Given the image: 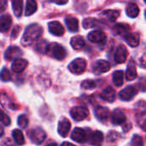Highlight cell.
<instances>
[{"mask_svg":"<svg viewBox=\"0 0 146 146\" xmlns=\"http://www.w3.org/2000/svg\"><path fill=\"white\" fill-rule=\"evenodd\" d=\"M43 33V28L38 24L29 25L21 38V44L23 46H29L37 41Z\"/></svg>","mask_w":146,"mask_h":146,"instance_id":"cell-1","label":"cell"},{"mask_svg":"<svg viewBox=\"0 0 146 146\" xmlns=\"http://www.w3.org/2000/svg\"><path fill=\"white\" fill-rule=\"evenodd\" d=\"M46 53L49 56H50L51 57L57 59V60L64 59L67 55L66 50L63 48V46H62L61 44H59L57 43H51V44H48Z\"/></svg>","mask_w":146,"mask_h":146,"instance_id":"cell-2","label":"cell"},{"mask_svg":"<svg viewBox=\"0 0 146 146\" xmlns=\"http://www.w3.org/2000/svg\"><path fill=\"white\" fill-rule=\"evenodd\" d=\"M86 68V61L83 58H76L68 65V69L74 74H80L84 73Z\"/></svg>","mask_w":146,"mask_h":146,"instance_id":"cell-3","label":"cell"},{"mask_svg":"<svg viewBox=\"0 0 146 146\" xmlns=\"http://www.w3.org/2000/svg\"><path fill=\"white\" fill-rule=\"evenodd\" d=\"M70 115L74 121H80L89 115V110H87V108L84 106H76L71 110Z\"/></svg>","mask_w":146,"mask_h":146,"instance_id":"cell-4","label":"cell"},{"mask_svg":"<svg viewBox=\"0 0 146 146\" xmlns=\"http://www.w3.org/2000/svg\"><path fill=\"white\" fill-rule=\"evenodd\" d=\"M139 89V88L135 86H129L120 92L119 98L122 101H130L138 94Z\"/></svg>","mask_w":146,"mask_h":146,"instance_id":"cell-5","label":"cell"},{"mask_svg":"<svg viewBox=\"0 0 146 146\" xmlns=\"http://www.w3.org/2000/svg\"><path fill=\"white\" fill-rule=\"evenodd\" d=\"M29 138L32 142H33L36 145H40L46 138V133L45 132L40 128L37 127L30 131L29 133Z\"/></svg>","mask_w":146,"mask_h":146,"instance_id":"cell-6","label":"cell"},{"mask_svg":"<svg viewBox=\"0 0 146 146\" xmlns=\"http://www.w3.org/2000/svg\"><path fill=\"white\" fill-rule=\"evenodd\" d=\"M71 139L77 143L83 144L87 140V134L84 129L80 128V127H76L72 132Z\"/></svg>","mask_w":146,"mask_h":146,"instance_id":"cell-7","label":"cell"},{"mask_svg":"<svg viewBox=\"0 0 146 146\" xmlns=\"http://www.w3.org/2000/svg\"><path fill=\"white\" fill-rule=\"evenodd\" d=\"M110 119H111L112 124H114V125H121V124H123L127 121L126 115L123 113V111L121 110H118V109L115 110L112 112Z\"/></svg>","mask_w":146,"mask_h":146,"instance_id":"cell-8","label":"cell"},{"mask_svg":"<svg viewBox=\"0 0 146 146\" xmlns=\"http://www.w3.org/2000/svg\"><path fill=\"white\" fill-rule=\"evenodd\" d=\"M70 128H71V123H70V121L68 119L62 118L59 121V123H58V129L57 130H58V133L62 137H63V138L67 137L68 133H69V131H70Z\"/></svg>","mask_w":146,"mask_h":146,"instance_id":"cell-9","label":"cell"},{"mask_svg":"<svg viewBox=\"0 0 146 146\" xmlns=\"http://www.w3.org/2000/svg\"><path fill=\"white\" fill-rule=\"evenodd\" d=\"M88 39L93 43H104L106 40V35L102 30H95L88 34Z\"/></svg>","mask_w":146,"mask_h":146,"instance_id":"cell-10","label":"cell"},{"mask_svg":"<svg viewBox=\"0 0 146 146\" xmlns=\"http://www.w3.org/2000/svg\"><path fill=\"white\" fill-rule=\"evenodd\" d=\"M49 31L56 36H62L64 33V27L59 21H50L48 24Z\"/></svg>","mask_w":146,"mask_h":146,"instance_id":"cell-11","label":"cell"},{"mask_svg":"<svg viewBox=\"0 0 146 146\" xmlns=\"http://www.w3.org/2000/svg\"><path fill=\"white\" fill-rule=\"evenodd\" d=\"M127 50L125 45L121 44L115 54V60L117 63H123L127 60Z\"/></svg>","mask_w":146,"mask_h":146,"instance_id":"cell-12","label":"cell"},{"mask_svg":"<svg viewBox=\"0 0 146 146\" xmlns=\"http://www.w3.org/2000/svg\"><path fill=\"white\" fill-rule=\"evenodd\" d=\"M27 66V62L25 59L22 58H15L13 61V63L11 65V69L12 71H14L15 73H21Z\"/></svg>","mask_w":146,"mask_h":146,"instance_id":"cell-13","label":"cell"},{"mask_svg":"<svg viewBox=\"0 0 146 146\" xmlns=\"http://www.w3.org/2000/svg\"><path fill=\"white\" fill-rule=\"evenodd\" d=\"M22 55V51L21 50V49L17 46H10L7 49L6 52H5V59L10 61L15 58L20 57Z\"/></svg>","mask_w":146,"mask_h":146,"instance_id":"cell-14","label":"cell"},{"mask_svg":"<svg viewBox=\"0 0 146 146\" xmlns=\"http://www.w3.org/2000/svg\"><path fill=\"white\" fill-rule=\"evenodd\" d=\"M138 77V73H137V68H136V64L135 62L132 59L129 61L127 68V72H126V78L127 80H133Z\"/></svg>","mask_w":146,"mask_h":146,"instance_id":"cell-15","label":"cell"},{"mask_svg":"<svg viewBox=\"0 0 146 146\" xmlns=\"http://www.w3.org/2000/svg\"><path fill=\"white\" fill-rule=\"evenodd\" d=\"M95 115L98 118V120H99L101 122H106L109 119L110 110L105 107L98 106L95 110Z\"/></svg>","mask_w":146,"mask_h":146,"instance_id":"cell-16","label":"cell"},{"mask_svg":"<svg viewBox=\"0 0 146 146\" xmlns=\"http://www.w3.org/2000/svg\"><path fill=\"white\" fill-rule=\"evenodd\" d=\"M12 25V19L9 15H3L0 17V32L6 33Z\"/></svg>","mask_w":146,"mask_h":146,"instance_id":"cell-17","label":"cell"},{"mask_svg":"<svg viewBox=\"0 0 146 146\" xmlns=\"http://www.w3.org/2000/svg\"><path fill=\"white\" fill-rule=\"evenodd\" d=\"M110 69V62H108L107 61L104 60H99L98 61L94 67H93V70L96 73L98 74H102V73H106Z\"/></svg>","mask_w":146,"mask_h":146,"instance_id":"cell-18","label":"cell"},{"mask_svg":"<svg viewBox=\"0 0 146 146\" xmlns=\"http://www.w3.org/2000/svg\"><path fill=\"white\" fill-rule=\"evenodd\" d=\"M119 15H120V11L114 10V9H108L101 14V17L110 22H114L115 21H116Z\"/></svg>","mask_w":146,"mask_h":146,"instance_id":"cell-19","label":"cell"},{"mask_svg":"<svg viewBox=\"0 0 146 146\" xmlns=\"http://www.w3.org/2000/svg\"><path fill=\"white\" fill-rule=\"evenodd\" d=\"M104 141V134L100 131H96L90 134L89 142L91 145H99Z\"/></svg>","mask_w":146,"mask_h":146,"instance_id":"cell-20","label":"cell"},{"mask_svg":"<svg viewBox=\"0 0 146 146\" xmlns=\"http://www.w3.org/2000/svg\"><path fill=\"white\" fill-rule=\"evenodd\" d=\"M102 98L109 103H113L115 100V91L111 86H108L106 89L104 90L102 93Z\"/></svg>","mask_w":146,"mask_h":146,"instance_id":"cell-21","label":"cell"},{"mask_svg":"<svg viewBox=\"0 0 146 146\" xmlns=\"http://www.w3.org/2000/svg\"><path fill=\"white\" fill-rule=\"evenodd\" d=\"M113 31L115 32V33H116L118 35L125 36L126 34H127L129 33L130 27L127 24L119 23V24H116L113 27Z\"/></svg>","mask_w":146,"mask_h":146,"instance_id":"cell-22","label":"cell"},{"mask_svg":"<svg viewBox=\"0 0 146 146\" xmlns=\"http://www.w3.org/2000/svg\"><path fill=\"white\" fill-rule=\"evenodd\" d=\"M126 42L131 47H137L139 44V37L137 33H127L125 36Z\"/></svg>","mask_w":146,"mask_h":146,"instance_id":"cell-23","label":"cell"},{"mask_svg":"<svg viewBox=\"0 0 146 146\" xmlns=\"http://www.w3.org/2000/svg\"><path fill=\"white\" fill-rule=\"evenodd\" d=\"M66 25L70 32H77L79 30V21L75 17H67L65 19Z\"/></svg>","mask_w":146,"mask_h":146,"instance_id":"cell-24","label":"cell"},{"mask_svg":"<svg viewBox=\"0 0 146 146\" xmlns=\"http://www.w3.org/2000/svg\"><path fill=\"white\" fill-rule=\"evenodd\" d=\"M70 44H71V46L74 50H80V49L84 48L86 45L85 39L81 36H75V37L72 38Z\"/></svg>","mask_w":146,"mask_h":146,"instance_id":"cell-25","label":"cell"},{"mask_svg":"<svg viewBox=\"0 0 146 146\" xmlns=\"http://www.w3.org/2000/svg\"><path fill=\"white\" fill-rule=\"evenodd\" d=\"M134 112L137 117H142L146 115V102L145 101H139L135 104Z\"/></svg>","mask_w":146,"mask_h":146,"instance_id":"cell-26","label":"cell"},{"mask_svg":"<svg viewBox=\"0 0 146 146\" xmlns=\"http://www.w3.org/2000/svg\"><path fill=\"white\" fill-rule=\"evenodd\" d=\"M139 14V8L135 3H128L127 7V15L131 18H135Z\"/></svg>","mask_w":146,"mask_h":146,"instance_id":"cell-27","label":"cell"},{"mask_svg":"<svg viewBox=\"0 0 146 146\" xmlns=\"http://www.w3.org/2000/svg\"><path fill=\"white\" fill-rule=\"evenodd\" d=\"M37 8H38V5L35 0H27V4H26L25 15L27 16H30L31 15L36 12Z\"/></svg>","mask_w":146,"mask_h":146,"instance_id":"cell-28","label":"cell"},{"mask_svg":"<svg viewBox=\"0 0 146 146\" xmlns=\"http://www.w3.org/2000/svg\"><path fill=\"white\" fill-rule=\"evenodd\" d=\"M12 8L16 17H20L22 13L23 0H12Z\"/></svg>","mask_w":146,"mask_h":146,"instance_id":"cell-29","label":"cell"},{"mask_svg":"<svg viewBox=\"0 0 146 146\" xmlns=\"http://www.w3.org/2000/svg\"><path fill=\"white\" fill-rule=\"evenodd\" d=\"M124 74L121 70H117L113 74V83L115 86H121L123 85Z\"/></svg>","mask_w":146,"mask_h":146,"instance_id":"cell-30","label":"cell"},{"mask_svg":"<svg viewBox=\"0 0 146 146\" xmlns=\"http://www.w3.org/2000/svg\"><path fill=\"white\" fill-rule=\"evenodd\" d=\"M12 136L14 140L15 141V143L17 145H24L25 144V139H24V135L22 133V132L19 129H15L12 132Z\"/></svg>","mask_w":146,"mask_h":146,"instance_id":"cell-31","label":"cell"},{"mask_svg":"<svg viewBox=\"0 0 146 146\" xmlns=\"http://www.w3.org/2000/svg\"><path fill=\"white\" fill-rule=\"evenodd\" d=\"M99 25V21L95 18H86L83 21V27L86 29L93 28Z\"/></svg>","mask_w":146,"mask_h":146,"instance_id":"cell-32","label":"cell"},{"mask_svg":"<svg viewBox=\"0 0 146 146\" xmlns=\"http://www.w3.org/2000/svg\"><path fill=\"white\" fill-rule=\"evenodd\" d=\"M97 87V83L92 80H86L82 82L81 88L84 90H92Z\"/></svg>","mask_w":146,"mask_h":146,"instance_id":"cell-33","label":"cell"},{"mask_svg":"<svg viewBox=\"0 0 146 146\" xmlns=\"http://www.w3.org/2000/svg\"><path fill=\"white\" fill-rule=\"evenodd\" d=\"M47 42L45 40H41L40 42H38L36 45V50L39 53H45L47 51Z\"/></svg>","mask_w":146,"mask_h":146,"instance_id":"cell-34","label":"cell"},{"mask_svg":"<svg viewBox=\"0 0 146 146\" xmlns=\"http://www.w3.org/2000/svg\"><path fill=\"white\" fill-rule=\"evenodd\" d=\"M0 79L2 81H9L11 80V74L7 68H3L0 72Z\"/></svg>","mask_w":146,"mask_h":146,"instance_id":"cell-35","label":"cell"},{"mask_svg":"<svg viewBox=\"0 0 146 146\" xmlns=\"http://www.w3.org/2000/svg\"><path fill=\"white\" fill-rule=\"evenodd\" d=\"M18 125L21 127L22 128H26L28 125V119L25 115H21L18 117Z\"/></svg>","mask_w":146,"mask_h":146,"instance_id":"cell-36","label":"cell"},{"mask_svg":"<svg viewBox=\"0 0 146 146\" xmlns=\"http://www.w3.org/2000/svg\"><path fill=\"white\" fill-rule=\"evenodd\" d=\"M0 122H2L4 126H9L11 123L9 117L6 114H4L1 110H0Z\"/></svg>","mask_w":146,"mask_h":146,"instance_id":"cell-37","label":"cell"},{"mask_svg":"<svg viewBox=\"0 0 146 146\" xmlns=\"http://www.w3.org/2000/svg\"><path fill=\"white\" fill-rule=\"evenodd\" d=\"M132 144L134 146H141L144 145V142H143V139L140 136L134 135L133 138V140H132Z\"/></svg>","mask_w":146,"mask_h":146,"instance_id":"cell-38","label":"cell"},{"mask_svg":"<svg viewBox=\"0 0 146 146\" xmlns=\"http://www.w3.org/2000/svg\"><path fill=\"white\" fill-rule=\"evenodd\" d=\"M119 137H120V136H119V134L117 133V132L112 131V132H110V133H109L107 139H108V141H110V142H114V141L117 140V139H119Z\"/></svg>","mask_w":146,"mask_h":146,"instance_id":"cell-39","label":"cell"},{"mask_svg":"<svg viewBox=\"0 0 146 146\" xmlns=\"http://www.w3.org/2000/svg\"><path fill=\"white\" fill-rule=\"evenodd\" d=\"M139 88L142 92H146V78H141L139 81Z\"/></svg>","mask_w":146,"mask_h":146,"instance_id":"cell-40","label":"cell"},{"mask_svg":"<svg viewBox=\"0 0 146 146\" xmlns=\"http://www.w3.org/2000/svg\"><path fill=\"white\" fill-rule=\"evenodd\" d=\"M139 62L142 68H146V52L143 56H141V57L139 60Z\"/></svg>","mask_w":146,"mask_h":146,"instance_id":"cell-41","label":"cell"},{"mask_svg":"<svg viewBox=\"0 0 146 146\" xmlns=\"http://www.w3.org/2000/svg\"><path fill=\"white\" fill-rule=\"evenodd\" d=\"M20 27L19 26H15L14 28H13V32H12V37L14 38H17V36H18V34H19V33H20Z\"/></svg>","mask_w":146,"mask_h":146,"instance_id":"cell-42","label":"cell"},{"mask_svg":"<svg viewBox=\"0 0 146 146\" xmlns=\"http://www.w3.org/2000/svg\"><path fill=\"white\" fill-rule=\"evenodd\" d=\"M122 125H123V126H122V129H123L124 132H128V131L132 128V124H131L130 122H127V121H126Z\"/></svg>","mask_w":146,"mask_h":146,"instance_id":"cell-43","label":"cell"},{"mask_svg":"<svg viewBox=\"0 0 146 146\" xmlns=\"http://www.w3.org/2000/svg\"><path fill=\"white\" fill-rule=\"evenodd\" d=\"M7 8V0H0V13L3 12Z\"/></svg>","mask_w":146,"mask_h":146,"instance_id":"cell-44","label":"cell"},{"mask_svg":"<svg viewBox=\"0 0 146 146\" xmlns=\"http://www.w3.org/2000/svg\"><path fill=\"white\" fill-rule=\"evenodd\" d=\"M52 3H55L56 4H60V5H62V4H66L68 3V0H49Z\"/></svg>","mask_w":146,"mask_h":146,"instance_id":"cell-45","label":"cell"},{"mask_svg":"<svg viewBox=\"0 0 146 146\" xmlns=\"http://www.w3.org/2000/svg\"><path fill=\"white\" fill-rule=\"evenodd\" d=\"M141 127H142V129H143L144 131H145L146 132V121H144V123L142 124V126H141Z\"/></svg>","mask_w":146,"mask_h":146,"instance_id":"cell-46","label":"cell"},{"mask_svg":"<svg viewBox=\"0 0 146 146\" xmlns=\"http://www.w3.org/2000/svg\"><path fill=\"white\" fill-rule=\"evenodd\" d=\"M3 135V128L0 126V137H2Z\"/></svg>","mask_w":146,"mask_h":146,"instance_id":"cell-47","label":"cell"},{"mask_svg":"<svg viewBox=\"0 0 146 146\" xmlns=\"http://www.w3.org/2000/svg\"><path fill=\"white\" fill-rule=\"evenodd\" d=\"M145 3H146V0H145Z\"/></svg>","mask_w":146,"mask_h":146,"instance_id":"cell-48","label":"cell"},{"mask_svg":"<svg viewBox=\"0 0 146 146\" xmlns=\"http://www.w3.org/2000/svg\"><path fill=\"white\" fill-rule=\"evenodd\" d=\"M145 16H146V11H145Z\"/></svg>","mask_w":146,"mask_h":146,"instance_id":"cell-49","label":"cell"}]
</instances>
